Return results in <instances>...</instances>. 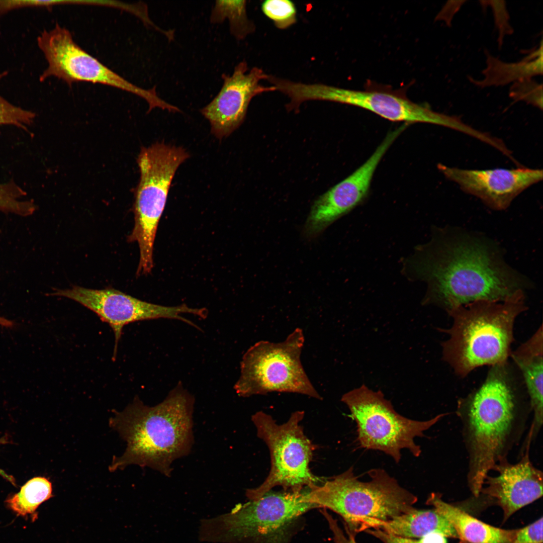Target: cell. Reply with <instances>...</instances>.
Wrapping results in <instances>:
<instances>
[{
    "label": "cell",
    "instance_id": "cell-1",
    "mask_svg": "<svg viewBox=\"0 0 543 543\" xmlns=\"http://www.w3.org/2000/svg\"><path fill=\"white\" fill-rule=\"evenodd\" d=\"M404 270L426 283L424 304L447 313L476 301L502 302L530 286L494 243L450 227L434 229L430 240L405 261Z\"/></svg>",
    "mask_w": 543,
    "mask_h": 543
},
{
    "label": "cell",
    "instance_id": "cell-2",
    "mask_svg": "<svg viewBox=\"0 0 543 543\" xmlns=\"http://www.w3.org/2000/svg\"><path fill=\"white\" fill-rule=\"evenodd\" d=\"M506 366H491L482 385L458 402L468 456L467 482L475 497L495 464L518 442L531 413L529 402L511 382Z\"/></svg>",
    "mask_w": 543,
    "mask_h": 543
},
{
    "label": "cell",
    "instance_id": "cell-3",
    "mask_svg": "<svg viewBox=\"0 0 543 543\" xmlns=\"http://www.w3.org/2000/svg\"><path fill=\"white\" fill-rule=\"evenodd\" d=\"M194 400L179 382L156 406L145 405L136 396L124 410L116 412L109 424L127 447L121 457H114L109 470L133 464L169 476L172 462L188 455L193 443Z\"/></svg>",
    "mask_w": 543,
    "mask_h": 543
},
{
    "label": "cell",
    "instance_id": "cell-4",
    "mask_svg": "<svg viewBox=\"0 0 543 543\" xmlns=\"http://www.w3.org/2000/svg\"><path fill=\"white\" fill-rule=\"evenodd\" d=\"M526 309L521 291L502 302L479 300L451 310L443 359L461 377L479 367L507 364L515 319Z\"/></svg>",
    "mask_w": 543,
    "mask_h": 543
},
{
    "label": "cell",
    "instance_id": "cell-5",
    "mask_svg": "<svg viewBox=\"0 0 543 543\" xmlns=\"http://www.w3.org/2000/svg\"><path fill=\"white\" fill-rule=\"evenodd\" d=\"M371 480L357 479L353 467L330 480L308 487L305 500L340 515L355 535L377 523L407 513L417 497L382 469L368 472Z\"/></svg>",
    "mask_w": 543,
    "mask_h": 543
},
{
    "label": "cell",
    "instance_id": "cell-6",
    "mask_svg": "<svg viewBox=\"0 0 543 543\" xmlns=\"http://www.w3.org/2000/svg\"><path fill=\"white\" fill-rule=\"evenodd\" d=\"M299 492L271 491L201 524L202 540L225 543H290L302 516L317 506Z\"/></svg>",
    "mask_w": 543,
    "mask_h": 543
},
{
    "label": "cell",
    "instance_id": "cell-7",
    "mask_svg": "<svg viewBox=\"0 0 543 543\" xmlns=\"http://www.w3.org/2000/svg\"><path fill=\"white\" fill-rule=\"evenodd\" d=\"M190 157L182 147L157 142L141 149L137 158L140 179L135 192L134 226L128 237L140 251L137 274H149L153 266V246L158 223L175 172Z\"/></svg>",
    "mask_w": 543,
    "mask_h": 543
},
{
    "label": "cell",
    "instance_id": "cell-8",
    "mask_svg": "<svg viewBox=\"0 0 543 543\" xmlns=\"http://www.w3.org/2000/svg\"><path fill=\"white\" fill-rule=\"evenodd\" d=\"M303 331L296 328L283 341L261 340L250 346L240 363V374L234 386L242 397L272 392L294 393L321 400L301 361Z\"/></svg>",
    "mask_w": 543,
    "mask_h": 543
},
{
    "label": "cell",
    "instance_id": "cell-9",
    "mask_svg": "<svg viewBox=\"0 0 543 543\" xmlns=\"http://www.w3.org/2000/svg\"><path fill=\"white\" fill-rule=\"evenodd\" d=\"M341 401L356 422L360 446L383 451L396 463L401 460L402 449L419 457L421 449L415 438L423 436L426 430L447 415L438 414L425 421L409 419L397 413L381 391H374L365 385L343 394Z\"/></svg>",
    "mask_w": 543,
    "mask_h": 543
},
{
    "label": "cell",
    "instance_id": "cell-10",
    "mask_svg": "<svg viewBox=\"0 0 543 543\" xmlns=\"http://www.w3.org/2000/svg\"><path fill=\"white\" fill-rule=\"evenodd\" d=\"M304 416V411H297L286 422L278 424L270 415L261 411L252 416L257 436L269 449L271 467L260 485L246 491L249 500L260 498L277 486L299 492L324 481L314 476L309 468L315 447L300 424Z\"/></svg>",
    "mask_w": 543,
    "mask_h": 543
},
{
    "label": "cell",
    "instance_id": "cell-11",
    "mask_svg": "<svg viewBox=\"0 0 543 543\" xmlns=\"http://www.w3.org/2000/svg\"><path fill=\"white\" fill-rule=\"evenodd\" d=\"M37 42L47 62V67L39 76L41 82L55 77L69 85L78 81L101 83L143 98L148 104V113L155 108L168 111L172 109L171 104L159 97L155 87L144 89L114 72L84 51L74 41L70 32L58 24L42 32Z\"/></svg>",
    "mask_w": 543,
    "mask_h": 543
},
{
    "label": "cell",
    "instance_id": "cell-12",
    "mask_svg": "<svg viewBox=\"0 0 543 543\" xmlns=\"http://www.w3.org/2000/svg\"><path fill=\"white\" fill-rule=\"evenodd\" d=\"M303 101L320 100L349 105L368 110L393 122L423 123L447 127L468 135L473 128L459 117L433 111L413 102L402 89L370 83L365 90L340 88L321 83H302L298 89Z\"/></svg>",
    "mask_w": 543,
    "mask_h": 543
},
{
    "label": "cell",
    "instance_id": "cell-13",
    "mask_svg": "<svg viewBox=\"0 0 543 543\" xmlns=\"http://www.w3.org/2000/svg\"><path fill=\"white\" fill-rule=\"evenodd\" d=\"M50 295L64 297L80 303L110 325L115 335L113 359L117 355L123 328L128 324L144 320L168 318L183 321L199 329L197 325L181 315L188 313L203 319L208 315V311L205 308H191L186 304L176 306L155 304L113 288L96 290L73 286L64 290H55Z\"/></svg>",
    "mask_w": 543,
    "mask_h": 543
},
{
    "label": "cell",
    "instance_id": "cell-14",
    "mask_svg": "<svg viewBox=\"0 0 543 543\" xmlns=\"http://www.w3.org/2000/svg\"><path fill=\"white\" fill-rule=\"evenodd\" d=\"M407 127V125L403 124L388 133L363 165L314 201L303 228L305 238L311 239L319 236L332 223L364 201L381 160Z\"/></svg>",
    "mask_w": 543,
    "mask_h": 543
},
{
    "label": "cell",
    "instance_id": "cell-15",
    "mask_svg": "<svg viewBox=\"0 0 543 543\" xmlns=\"http://www.w3.org/2000/svg\"><path fill=\"white\" fill-rule=\"evenodd\" d=\"M268 75L260 68L248 71L246 61L239 63L232 75L223 74V85L217 96L201 113L210 122L211 133L218 139L229 136L243 122L252 99L264 92L276 90L275 86L261 85Z\"/></svg>",
    "mask_w": 543,
    "mask_h": 543
},
{
    "label": "cell",
    "instance_id": "cell-16",
    "mask_svg": "<svg viewBox=\"0 0 543 543\" xmlns=\"http://www.w3.org/2000/svg\"><path fill=\"white\" fill-rule=\"evenodd\" d=\"M438 168L463 191L478 197L496 210L507 208L519 194L542 179V169L524 167L477 170L439 164Z\"/></svg>",
    "mask_w": 543,
    "mask_h": 543
},
{
    "label": "cell",
    "instance_id": "cell-17",
    "mask_svg": "<svg viewBox=\"0 0 543 543\" xmlns=\"http://www.w3.org/2000/svg\"><path fill=\"white\" fill-rule=\"evenodd\" d=\"M530 445L524 446L518 462L512 464L507 458L501 459L492 469L498 474L485 478L481 493L501 507L504 520L542 495V473L530 459Z\"/></svg>",
    "mask_w": 543,
    "mask_h": 543
},
{
    "label": "cell",
    "instance_id": "cell-18",
    "mask_svg": "<svg viewBox=\"0 0 543 543\" xmlns=\"http://www.w3.org/2000/svg\"><path fill=\"white\" fill-rule=\"evenodd\" d=\"M542 325L510 356L522 375L532 420L526 439L532 441L542 425L543 342Z\"/></svg>",
    "mask_w": 543,
    "mask_h": 543
},
{
    "label": "cell",
    "instance_id": "cell-19",
    "mask_svg": "<svg viewBox=\"0 0 543 543\" xmlns=\"http://www.w3.org/2000/svg\"><path fill=\"white\" fill-rule=\"evenodd\" d=\"M426 504L440 512L452 524L459 538L465 543H513L518 529L506 530L485 523L432 493Z\"/></svg>",
    "mask_w": 543,
    "mask_h": 543
},
{
    "label": "cell",
    "instance_id": "cell-20",
    "mask_svg": "<svg viewBox=\"0 0 543 543\" xmlns=\"http://www.w3.org/2000/svg\"><path fill=\"white\" fill-rule=\"evenodd\" d=\"M372 528H378L393 535L406 538H420L432 532L446 537L459 538L450 522L436 509L412 511L391 520L380 521Z\"/></svg>",
    "mask_w": 543,
    "mask_h": 543
},
{
    "label": "cell",
    "instance_id": "cell-21",
    "mask_svg": "<svg viewBox=\"0 0 543 543\" xmlns=\"http://www.w3.org/2000/svg\"><path fill=\"white\" fill-rule=\"evenodd\" d=\"M485 53L486 66L482 72L483 78L477 80L469 77L470 81L478 87L504 86L522 78H532L542 74V41L537 49L516 62H505L487 51Z\"/></svg>",
    "mask_w": 543,
    "mask_h": 543
},
{
    "label": "cell",
    "instance_id": "cell-22",
    "mask_svg": "<svg viewBox=\"0 0 543 543\" xmlns=\"http://www.w3.org/2000/svg\"><path fill=\"white\" fill-rule=\"evenodd\" d=\"M53 497L51 482L44 477H35L28 481L19 491L5 501L7 507L17 515H30L34 521L37 510L43 502Z\"/></svg>",
    "mask_w": 543,
    "mask_h": 543
},
{
    "label": "cell",
    "instance_id": "cell-23",
    "mask_svg": "<svg viewBox=\"0 0 543 543\" xmlns=\"http://www.w3.org/2000/svg\"><path fill=\"white\" fill-rule=\"evenodd\" d=\"M246 6V1H216L210 21L213 24L221 23L228 19L231 33L237 40L242 39L255 29L247 18Z\"/></svg>",
    "mask_w": 543,
    "mask_h": 543
},
{
    "label": "cell",
    "instance_id": "cell-24",
    "mask_svg": "<svg viewBox=\"0 0 543 543\" xmlns=\"http://www.w3.org/2000/svg\"><path fill=\"white\" fill-rule=\"evenodd\" d=\"M262 13L280 29H285L297 21L295 4L289 0H266L261 5Z\"/></svg>",
    "mask_w": 543,
    "mask_h": 543
},
{
    "label": "cell",
    "instance_id": "cell-25",
    "mask_svg": "<svg viewBox=\"0 0 543 543\" xmlns=\"http://www.w3.org/2000/svg\"><path fill=\"white\" fill-rule=\"evenodd\" d=\"M7 74V71L0 72V81ZM35 117L34 112L12 104L0 95V125H13L26 130Z\"/></svg>",
    "mask_w": 543,
    "mask_h": 543
},
{
    "label": "cell",
    "instance_id": "cell-26",
    "mask_svg": "<svg viewBox=\"0 0 543 543\" xmlns=\"http://www.w3.org/2000/svg\"><path fill=\"white\" fill-rule=\"evenodd\" d=\"M509 95L515 102L523 101L540 110L542 109V85L532 78H524L513 83Z\"/></svg>",
    "mask_w": 543,
    "mask_h": 543
},
{
    "label": "cell",
    "instance_id": "cell-27",
    "mask_svg": "<svg viewBox=\"0 0 543 543\" xmlns=\"http://www.w3.org/2000/svg\"><path fill=\"white\" fill-rule=\"evenodd\" d=\"M480 2L483 6H489L492 10L495 25L498 31V46L501 48L504 37L512 34L513 32L509 22L510 17L505 1H482Z\"/></svg>",
    "mask_w": 543,
    "mask_h": 543
},
{
    "label": "cell",
    "instance_id": "cell-28",
    "mask_svg": "<svg viewBox=\"0 0 543 543\" xmlns=\"http://www.w3.org/2000/svg\"><path fill=\"white\" fill-rule=\"evenodd\" d=\"M365 531L383 543H447L446 536L438 532H432L418 539L400 537L378 528H370Z\"/></svg>",
    "mask_w": 543,
    "mask_h": 543
},
{
    "label": "cell",
    "instance_id": "cell-29",
    "mask_svg": "<svg viewBox=\"0 0 543 543\" xmlns=\"http://www.w3.org/2000/svg\"><path fill=\"white\" fill-rule=\"evenodd\" d=\"M57 1L0 0V17L14 10L29 8H51Z\"/></svg>",
    "mask_w": 543,
    "mask_h": 543
},
{
    "label": "cell",
    "instance_id": "cell-30",
    "mask_svg": "<svg viewBox=\"0 0 543 543\" xmlns=\"http://www.w3.org/2000/svg\"><path fill=\"white\" fill-rule=\"evenodd\" d=\"M542 518L518 529L513 543H542Z\"/></svg>",
    "mask_w": 543,
    "mask_h": 543
},
{
    "label": "cell",
    "instance_id": "cell-31",
    "mask_svg": "<svg viewBox=\"0 0 543 543\" xmlns=\"http://www.w3.org/2000/svg\"><path fill=\"white\" fill-rule=\"evenodd\" d=\"M321 512L326 519L332 532L334 543H357L355 539V535L345 526L344 530H343L340 527L337 520L334 518L326 509H323Z\"/></svg>",
    "mask_w": 543,
    "mask_h": 543
},
{
    "label": "cell",
    "instance_id": "cell-32",
    "mask_svg": "<svg viewBox=\"0 0 543 543\" xmlns=\"http://www.w3.org/2000/svg\"><path fill=\"white\" fill-rule=\"evenodd\" d=\"M466 1H449L438 13L435 20L443 21L446 25L451 26L455 14L460 10Z\"/></svg>",
    "mask_w": 543,
    "mask_h": 543
},
{
    "label": "cell",
    "instance_id": "cell-33",
    "mask_svg": "<svg viewBox=\"0 0 543 543\" xmlns=\"http://www.w3.org/2000/svg\"><path fill=\"white\" fill-rule=\"evenodd\" d=\"M7 199V189L5 185L0 184V211L2 210L6 204Z\"/></svg>",
    "mask_w": 543,
    "mask_h": 543
},
{
    "label": "cell",
    "instance_id": "cell-34",
    "mask_svg": "<svg viewBox=\"0 0 543 543\" xmlns=\"http://www.w3.org/2000/svg\"><path fill=\"white\" fill-rule=\"evenodd\" d=\"M0 325L4 327H10L13 326L14 323L12 321L0 316Z\"/></svg>",
    "mask_w": 543,
    "mask_h": 543
}]
</instances>
